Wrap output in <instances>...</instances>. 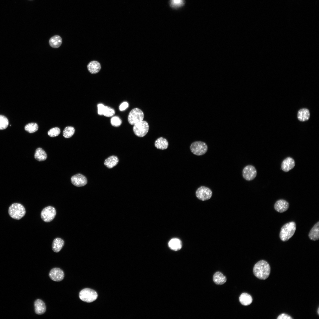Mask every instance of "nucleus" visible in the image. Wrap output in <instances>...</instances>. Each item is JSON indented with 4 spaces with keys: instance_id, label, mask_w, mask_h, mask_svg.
<instances>
[{
    "instance_id": "obj_23",
    "label": "nucleus",
    "mask_w": 319,
    "mask_h": 319,
    "mask_svg": "<svg viewBox=\"0 0 319 319\" xmlns=\"http://www.w3.org/2000/svg\"><path fill=\"white\" fill-rule=\"evenodd\" d=\"M240 303L243 305L247 306L250 305L252 302L253 299L249 294L243 293L242 294L239 298Z\"/></svg>"
},
{
    "instance_id": "obj_36",
    "label": "nucleus",
    "mask_w": 319,
    "mask_h": 319,
    "mask_svg": "<svg viewBox=\"0 0 319 319\" xmlns=\"http://www.w3.org/2000/svg\"><path fill=\"white\" fill-rule=\"evenodd\" d=\"M104 106H105L102 104H98V113L99 115H102V113Z\"/></svg>"
},
{
    "instance_id": "obj_21",
    "label": "nucleus",
    "mask_w": 319,
    "mask_h": 319,
    "mask_svg": "<svg viewBox=\"0 0 319 319\" xmlns=\"http://www.w3.org/2000/svg\"><path fill=\"white\" fill-rule=\"evenodd\" d=\"M64 245V241L61 239L56 238L53 241L52 244V248L53 251L58 253Z\"/></svg>"
},
{
    "instance_id": "obj_34",
    "label": "nucleus",
    "mask_w": 319,
    "mask_h": 319,
    "mask_svg": "<svg viewBox=\"0 0 319 319\" xmlns=\"http://www.w3.org/2000/svg\"><path fill=\"white\" fill-rule=\"evenodd\" d=\"M277 319H292V318L289 315L285 313H282L279 315L277 318Z\"/></svg>"
},
{
    "instance_id": "obj_10",
    "label": "nucleus",
    "mask_w": 319,
    "mask_h": 319,
    "mask_svg": "<svg viewBox=\"0 0 319 319\" xmlns=\"http://www.w3.org/2000/svg\"><path fill=\"white\" fill-rule=\"evenodd\" d=\"M257 174V170L255 167L252 165H247L243 169L242 175L244 179L248 181L253 180Z\"/></svg>"
},
{
    "instance_id": "obj_9",
    "label": "nucleus",
    "mask_w": 319,
    "mask_h": 319,
    "mask_svg": "<svg viewBox=\"0 0 319 319\" xmlns=\"http://www.w3.org/2000/svg\"><path fill=\"white\" fill-rule=\"evenodd\" d=\"M56 214V210L52 206H48L44 208L41 213L42 219L45 222H49L54 218Z\"/></svg>"
},
{
    "instance_id": "obj_17",
    "label": "nucleus",
    "mask_w": 319,
    "mask_h": 319,
    "mask_svg": "<svg viewBox=\"0 0 319 319\" xmlns=\"http://www.w3.org/2000/svg\"><path fill=\"white\" fill-rule=\"evenodd\" d=\"M310 239L313 240H318L319 238V222L316 223L312 228L308 235Z\"/></svg>"
},
{
    "instance_id": "obj_31",
    "label": "nucleus",
    "mask_w": 319,
    "mask_h": 319,
    "mask_svg": "<svg viewBox=\"0 0 319 319\" xmlns=\"http://www.w3.org/2000/svg\"><path fill=\"white\" fill-rule=\"evenodd\" d=\"M60 130L58 127H55L50 129L48 132V135L51 137H54L58 136L60 133Z\"/></svg>"
},
{
    "instance_id": "obj_8",
    "label": "nucleus",
    "mask_w": 319,
    "mask_h": 319,
    "mask_svg": "<svg viewBox=\"0 0 319 319\" xmlns=\"http://www.w3.org/2000/svg\"><path fill=\"white\" fill-rule=\"evenodd\" d=\"M212 195V191L210 189L204 186L200 187L196 192V195L197 198L202 201L209 199L211 198Z\"/></svg>"
},
{
    "instance_id": "obj_12",
    "label": "nucleus",
    "mask_w": 319,
    "mask_h": 319,
    "mask_svg": "<svg viewBox=\"0 0 319 319\" xmlns=\"http://www.w3.org/2000/svg\"><path fill=\"white\" fill-rule=\"evenodd\" d=\"M72 184L77 187H82L85 185L87 183L86 178L81 174H77L72 176L71 178Z\"/></svg>"
},
{
    "instance_id": "obj_32",
    "label": "nucleus",
    "mask_w": 319,
    "mask_h": 319,
    "mask_svg": "<svg viewBox=\"0 0 319 319\" xmlns=\"http://www.w3.org/2000/svg\"><path fill=\"white\" fill-rule=\"evenodd\" d=\"M121 120L118 116H114L111 119V123L114 127H118L121 125Z\"/></svg>"
},
{
    "instance_id": "obj_4",
    "label": "nucleus",
    "mask_w": 319,
    "mask_h": 319,
    "mask_svg": "<svg viewBox=\"0 0 319 319\" xmlns=\"http://www.w3.org/2000/svg\"><path fill=\"white\" fill-rule=\"evenodd\" d=\"M206 144L201 141H196L193 142L190 146L191 152L195 155L201 156L205 154L208 150Z\"/></svg>"
},
{
    "instance_id": "obj_16",
    "label": "nucleus",
    "mask_w": 319,
    "mask_h": 319,
    "mask_svg": "<svg viewBox=\"0 0 319 319\" xmlns=\"http://www.w3.org/2000/svg\"><path fill=\"white\" fill-rule=\"evenodd\" d=\"M89 72L92 74L98 73L101 69V66L99 62L96 61L90 62L87 66Z\"/></svg>"
},
{
    "instance_id": "obj_20",
    "label": "nucleus",
    "mask_w": 319,
    "mask_h": 319,
    "mask_svg": "<svg viewBox=\"0 0 319 319\" xmlns=\"http://www.w3.org/2000/svg\"><path fill=\"white\" fill-rule=\"evenodd\" d=\"M297 118L301 121H307L310 117L309 110L307 108H302L297 113Z\"/></svg>"
},
{
    "instance_id": "obj_1",
    "label": "nucleus",
    "mask_w": 319,
    "mask_h": 319,
    "mask_svg": "<svg viewBox=\"0 0 319 319\" xmlns=\"http://www.w3.org/2000/svg\"><path fill=\"white\" fill-rule=\"evenodd\" d=\"M271 271L269 265L266 261L261 260L257 262L253 268L254 275L259 279L265 280L269 276Z\"/></svg>"
},
{
    "instance_id": "obj_19",
    "label": "nucleus",
    "mask_w": 319,
    "mask_h": 319,
    "mask_svg": "<svg viewBox=\"0 0 319 319\" xmlns=\"http://www.w3.org/2000/svg\"><path fill=\"white\" fill-rule=\"evenodd\" d=\"M213 280L216 284L221 285L226 282L227 278L221 272L217 271L214 274Z\"/></svg>"
},
{
    "instance_id": "obj_15",
    "label": "nucleus",
    "mask_w": 319,
    "mask_h": 319,
    "mask_svg": "<svg viewBox=\"0 0 319 319\" xmlns=\"http://www.w3.org/2000/svg\"><path fill=\"white\" fill-rule=\"evenodd\" d=\"M35 310V313L38 315L44 313L46 311L45 303L40 299L36 300L34 302Z\"/></svg>"
},
{
    "instance_id": "obj_33",
    "label": "nucleus",
    "mask_w": 319,
    "mask_h": 319,
    "mask_svg": "<svg viewBox=\"0 0 319 319\" xmlns=\"http://www.w3.org/2000/svg\"><path fill=\"white\" fill-rule=\"evenodd\" d=\"M183 0H171V5L173 7H178L183 4Z\"/></svg>"
},
{
    "instance_id": "obj_22",
    "label": "nucleus",
    "mask_w": 319,
    "mask_h": 319,
    "mask_svg": "<svg viewBox=\"0 0 319 319\" xmlns=\"http://www.w3.org/2000/svg\"><path fill=\"white\" fill-rule=\"evenodd\" d=\"M119 160L118 157L115 156H110L106 159L104 162V165L108 168H112L115 166L118 163Z\"/></svg>"
},
{
    "instance_id": "obj_28",
    "label": "nucleus",
    "mask_w": 319,
    "mask_h": 319,
    "mask_svg": "<svg viewBox=\"0 0 319 319\" xmlns=\"http://www.w3.org/2000/svg\"><path fill=\"white\" fill-rule=\"evenodd\" d=\"M75 129L72 126H67L63 131V136L65 138H68L71 137L74 134Z\"/></svg>"
},
{
    "instance_id": "obj_3",
    "label": "nucleus",
    "mask_w": 319,
    "mask_h": 319,
    "mask_svg": "<svg viewBox=\"0 0 319 319\" xmlns=\"http://www.w3.org/2000/svg\"><path fill=\"white\" fill-rule=\"evenodd\" d=\"M8 212L12 218L19 220L25 216L26 211L22 205L19 203H15L12 204L9 207Z\"/></svg>"
},
{
    "instance_id": "obj_7",
    "label": "nucleus",
    "mask_w": 319,
    "mask_h": 319,
    "mask_svg": "<svg viewBox=\"0 0 319 319\" xmlns=\"http://www.w3.org/2000/svg\"><path fill=\"white\" fill-rule=\"evenodd\" d=\"M134 134L139 137L145 136L149 130V125L146 121H142L135 124L133 128Z\"/></svg>"
},
{
    "instance_id": "obj_14",
    "label": "nucleus",
    "mask_w": 319,
    "mask_h": 319,
    "mask_svg": "<svg viewBox=\"0 0 319 319\" xmlns=\"http://www.w3.org/2000/svg\"><path fill=\"white\" fill-rule=\"evenodd\" d=\"M289 206V203L284 199L277 201L274 205L275 210L279 213H283L286 211Z\"/></svg>"
},
{
    "instance_id": "obj_27",
    "label": "nucleus",
    "mask_w": 319,
    "mask_h": 319,
    "mask_svg": "<svg viewBox=\"0 0 319 319\" xmlns=\"http://www.w3.org/2000/svg\"><path fill=\"white\" fill-rule=\"evenodd\" d=\"M38 124L34 123H29L25 127V130L30 133H33L36 131L38 130Z\"/></svg>"
},
{
    "instance_id": "obj_18",
    "label": "nucleus",
    "mask_w": 319,
    "mask_h": 319,
    "mask_svg": "<svg viewBox=\"0 0 319 319\" xmlns=\"http://www.w3.org/2000/svg\"><path fill=\"white\" fill-rule=\"evenodd\" d=\"M154 145L158 149L164 150L167 148L168 146V142L166 139L162 137H160L158 138L155 141Z\"/></svg>"
},
{
    "instance_id": "obj_6",
    "label": "nucleus",
    "mask_w": 319,
    "mask_h": 319,
    "mask_svg": "<svg viewBox=\"0 0 319 319\" xmlns=\"http://www.w3.org/2000/svg\"><path fill=\"white\" fill-rule=\"evenodd\" d=\"M144 117L143 112L140 109L136 108L132 110L128 116V121L131 125L136 124L143 120Z\"/></svg>"
},
{
    "instance_id": "obj_5",
    "label": "nucleus",
    "mask_w": 319,
    "mask_h": 319,
    "mask_svg": "<svg viewBox=\"0 0 319 319\" xmlns=\"http://www.w3.org/2000/svg\"><path fill=\"white\" fill-rule=\"evenodd\" d=\"M79 297L82 301L87 302H91L95 300L97 297V292L89 288H85L79 293Z\"/></svg>"
},
{
    "instance_id": "obj_35",
    "label": "nucleus",
    "mask_w": 319,
    "mask_h": 319,
    "mask_svg": "<svg viewBox=\"0 0 319 319\" xmlns=\"http://www.w3.org/2000/svg\"><path fill=\"white\" fill-rule=\"evenodd\" d=\"M128 106V102H124L121 104L119 106V109L121 111H123L127 108Z\"/></svg>"
},
{
    "instance_id": "obj_25",
    "label": "nucleus",
    "mask_w": 319,
    "mask_h": 319,
    "mask_svg": "<svg viewBox=\"0 0 319 319\" xmlns=\"http://www.w3.org/2000/svg\"><path fill=\"white\" fill-rule=\"evenodd\" d=\"M62 42V39L59 35H56L52 37L49 40V43L52 48H57L61 45Z\"/></svg>"
},
{
    "instance_id": "obj_26",
    "label": "nucleus",
    "mask_w": 319,
    "mask_h": 319,
    "mask_svg": "<svg viewBox=\"0 0 319 319\" xmlns=\"http://www.w3.org/2000/svg\"><path fill=\"white\" fill-rule=\"evenodd\" d=\"M35 159L39 161L45 160L47 158L45 152L41 148H38L36 150L34 155Z\"/></svg>"
},
{
    "instance_id": "obj_13",
    "label": "nucleus",
    "mask_w": 319,
    "mask_h": 319,
    "mask_svg": "<svg viewBox=\"0 0 319 319\" xmlns=\"http://www.w3.org/2000/svg\"><path fill=\"white\" fill-rule=\"evenodd\" d=\"M295 165V162L294 160L291 157H287L282 162L281 169L284 172H288L292 169Z\"/></svg>"
},
{
    "instance_id": "obj_37",
    "label": "nucleus",
    "mask_w": 319,
    "mask_h": 319,
    "mask_svg": "<svg viewBox=\"0 0 319 319\" xmlns=\"http://www.w3.org/2000/svg\"><path fill=\"white\" fill-rule=\"evenodd\" d=\"M319 308H318V314H319Z\"/></svg>"
},
{
    "instance_id": "obj_24",
    "label": "nucleus",
    "mask_w": 319,
    "mask_h": 319,
    "mask_svg": "<svg viewBox=\"0 0 319 319\" xmlns=\"http://www.w3.org/2000/svg\"><path fill=\"white\" fill-rule=\"evenodd\" d=\"M168 245L170 249L175 251L180 250L182 246L181 241L177 238L171 239L168 242Z\"/></svg>"
},
{
    "instance_id": "obj_29",
    "label": "nucleus",
    "mask_w": 319,
    "mask_h": 319,
    "mask_svg": "<svg viewBox=\"0 0 319 319\" xmlns=\"http://www.w3.org/2000/svg\"><path fill=\"white\" fill-rule=\"evenodd\" d=\"M115 113V110L109 107L105 106L102 111V115L107 117H111L113 116Z\"/></svg>"
},
{
    "instance_id": "obj_30",
    "label": "nucleus",
    "mask_w": 319,
    "mask_h": 319,
    "mask_svg": "<svg viewBox=\"0 0 319 319\" xmlns=\"http://www.w3.org/2000/svg\"><path fill=\"white\" fill-rule=\"evenodd\" d=\"M9 125L8 119L4 115H0V130L6 129Z\"/></svg>"
},
{
    "instance_id": "obj_2",
    "label": "nucleus",
    "mask_w": 319,
    "mask_h": 319,
    "mask_svg": "<svg viewBox=\"0 0 319 319\" xmlns=\"http://www.w3.org/2000/svg\"><path fill=\"white\" fill-rule=\"evenodd\" d=\"M296 229L295 223L293 222L287 223L281 227L279 234V237L283 241L288 240L294 235Z\"/></svg>"
},
{
    "instance_id": "obj_11",
    "label": "nucleus",
    "mask_w": 319,
    "mask_h": 319,
    "mask_svg": "<svg viewBox=\"0 0 319 319\" xmlns=\"http://www.w3.org/2000/svg\"><path fill=\"white\" fill-rule=\"evenodd\" d=\"M49 276L52 280L56 281H60L63 279L64 274V271L61 269L55 268L50 271Z\"/></svg>"
}]
</instances>
